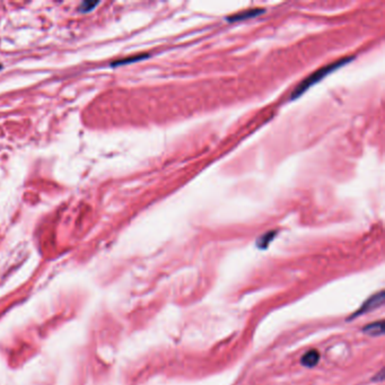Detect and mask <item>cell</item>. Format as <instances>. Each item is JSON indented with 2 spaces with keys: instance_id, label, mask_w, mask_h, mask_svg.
Masks as SVG:
<instances>
[{
  "instance_id": "2",
  "label": "cell",
  "mask_w": 385,
  "mask_h": 385,
  "mask_svg": "<svg viewBox=\"0 0 385 385\" xmlns=\"http://www.w3.org/2000/svg\"><path fill=\"white\" fill-rule=\"evenodd\" d=\"M384 302H385V293H384V291H381V292H378L376 294L372 295V296L370 298L366 299L365 302L363 303L362 306L360 309H358L354 314L350 315L349 318H348V321H349V320H354L355 318H357V316H362L364 314L371 313L372 311L382 307L383 305H384Z\"/></svg>"
},
{
  "instance_id": "8",
  "label": "cell",
  "mask_w": 385,
  "mask_h": 385,
  "mask_svg": "<svg viewBox=\"0 0 385 385\" xmlns=\"http://www.w3.org/2000/svg\"><path fill=\"white\" fill-rule=\"evenodd\" d=\"M98 5V2H95V3H92V2H85L83 3L81 6H79V12H83V13H88L91 12V10H93L95 7H96Z\"/></svg>"
},
{
  "instance_id": "1",
  "label": "cell",
  "mask_w": 385,
  "mask_h": 385,
  "mask_svg": "<svg viewBox=\"0 0 385 385\" xmlns=\"http://www.w3.org/2000/svg\"><path fill=\"white\" fill-rule=\"evenodd\" d=\"M352 59H354V57H345V58H341V59L337 60L335 62H331L329 63V65H326L322 68H320V69H318L316 71H314L313 73H311L310 76H307L306 78L304 79V81L300 82L298 85L295 87V89L292 93V96H291V99H296L298 98L300 95H303L305 92L307 91V89L310 87H312L313 85H315L316 83L320 82L321 79L324 78L325 76H328L329 73H331L332 71H335L336 69H338V68L345 66L346 63L350 62Z\"/></svg>"
},
{
  "instance_id": "9",
  "label": "cell",
  "mask_w": 385,
  "mask_h": 385,
  "mask_svg": "<svg viewBox=\"0 0 385 385\" xmlns=\"http://www.w3.org/2000/svg\"><path fill=\"white\" fill-rule=\"evenodd\" d=\"M0 68H3V66H0Z\"/></svg>"
},
{
  "instance_id": "3",
  "label": "cell",
  "mask_w": 385,
  "mask_h": 385,
  "mask_svg": "<svg viewBox=\"0 0 385 385\" xmlns=\"http://www.w3.org/2000/svg\"><path fill=\"white\" fill-rule=\"evenodd\" d=\"M265 12H266V10L263 9V8H254V9L245 10V12L237 13V14H235L233 16H228L227 20H228V22H230V23L241 22V20H245V19L255 17V16H259V15L263 14Z\"/></svg>"
},
{
  "instance_id": "6",
  "label": "cell",
  "mask_w": 385,
  "mask_h": 385,
  "mask_svg": "<svg viewBox=\"0 0 385 385\" xmlns=\"http://www.w3.org/2000/svg\"><path fill=\"white\" fill-rule=\"evenodd\" d=\"M277 234L276 230H271V232H267V233L263 234L260 239H258L256 241V246L259 247V249L261 250H265L267 249V247L269 246V244L271 243V242L273 241V239H275V236Z\"/></svg>"
},
{
  "instance_id": "7",
  "label": "cell",
  "mask_w": 385,
  "mask_h": 385,
  "mask_svg": "<svg viewBox=\"0 0 385 385\" xmlns=\"http://www.w3.org/2000/svg\"><path fill=\"white\" fill-rule=\"evenodd\" d=\"M148 55H140V56H135V57H130V58H125V59L122 60H118L111 63L112 67H117V66H122V65H128V63H133L139 60H144L146 58H148Z\"/></svg>"
},
{
  "instance_id": "5",
  "label": "cell",
  "mask_w": 385,
  "mask_h": 385,
  "mask_svg": "<svg viewBox=\"0 0 385 385\" xmlns=\"http://www.w3.org/2000/svg\"><path fill=\"white\" fill-rule=\"evenodd\" d=\"M364 333L371 337H379L384 335V321L379 320L377 322H373L365 325L362 330Z\"/></svg>"
},
{
  "instance_id": "4",
  "label": "cell",
  "mask_w": 385,
  "mask_h": 385,
  "mask_svg": "<svg viewBox=\"0 0 385 385\" xmlns=\"http://www.w3.org/2000/svg\"><path fill=\"white\" fill-rule=\"evenodd\" d=\"M320 358L321 356L318 350H315V349L309 350L307 352H305V354L302 356V358H300V364L306 368H313L319 364Z\"/></svg>"
}]
</instances>
